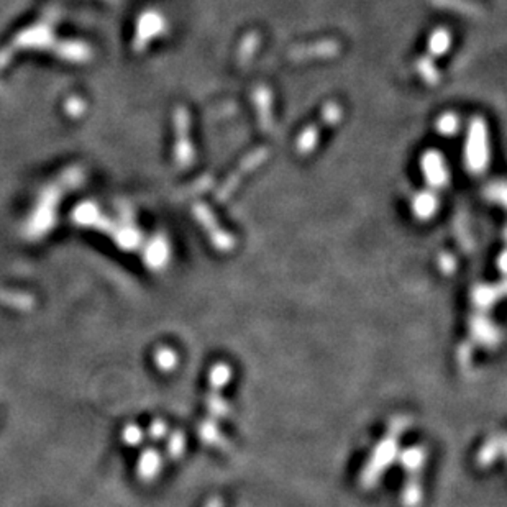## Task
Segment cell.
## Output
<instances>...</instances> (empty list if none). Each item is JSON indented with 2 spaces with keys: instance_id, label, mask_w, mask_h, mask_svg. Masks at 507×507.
<instances>
[{
  "instance_id": "cell-1",
  "label": "cell",
  "mask_w": 507,
  "mask_h": 507,
  "mask_svg": "<svg viewBox=\"0 0 507 507\" xmlns=\"http://www.w3.org/2000/svg\"><path fill=\"white\" fill-rule=\"evenodd\" d=\"M464 163L473 174H483L489 165L488 127L481 117H474L469 123L467 145H464Z\"/></svg>"
},
{
  "instance_id": "cell-2",
  "label": "cell",
  "mask_w": 507,
  "mask_h": 507,
  "mask_svg": "<svg viewBox=\"0 0 507 507\" xmlns=\"http://www.w3.org/2000/svg\"><path fill=\"white\" fill-rule=\"evenodd\" d=\"M342 117H343V108L338 102L330 101L328 104H325V107L322 108L321 118H318L316 123H312L309 127L302 130L299 138H297L296 141L297 155L309 156L312 151L317 148L318 140H321V135L323 130L337 125L340 120H342Z\"/></svg>"
},
{
  "instance_id": "cell-3",
  "label": "cell",
  "mask_w": 507,
  "mask_h": 507,
  "mask_svg": "<svg viewBox=\"0 0 507 507\" xmlns=\"http://www.w3.org/2000/svg\"><path fill=\"white\" fill-rule=\"evenodd\" d=\"M269 156V150L268 146H258V148H255L252 153H248L245 158L240 161L235 171L230 172L227 176V179L222 182V186L218 187L217 194H216V201L217 202H227L230 197L233 196V192L238 189L240 184H242V181L245 177L252 174L255 169H258L261 165L264 163L266 160H268Z\"/></svg>"
},
{
  "instance_id": "cell-4",
  "label": "cell",
  "mask_w": 507,
  "mask_h": 507,
  "mask_svg": "<svg viewBox=\"0 0 507 507\" xmlns=\"http://www.w3.org/2000/svg\"><path fill=\"white\" fill-rule=\"evenodd\" d=\"M191 117L186 107H176L174 111V160L179 168H189L194 163V145L189 137Z\"/></svg>"
},
{
  "instance_id": "cell-5",
  "label": "cell",
  "mask_w": 507,
  "mask_h": 507,
  "mask_svg": "<svg viewBox=\"0 0 507 507\" xmlns=\"http://www.w3.org/2000/svg\"><path fill=\"white\" fill-rule=\"evenodd\" d=\"M342 51L340 41L333 38L316 40L311 43L296 45L287 51V60L292 62H306V61H321L337 57Z\"/></svg>"
},
{
  "instance_id": "cell-6",
  "label": "cell",
  "mask_w": 507,
  "mask_h": 507,
  "mask_svg": "<svg viewBox=\"0 0 507 507\" xmlns=\"http://www.w3.org/2000/svg\"><path fill=\"white\" fill-rule=\"evenodd\" d=\"M194 216L199 221V223L206 228V232L208 233V238L213 243V247L221 252H228V250L233 248L235 240L230 233H227L225 230H222L221 225L217 223V218L213 216V212L208 208V206H204V204H196L194 206Z\"/></svg>"
},
{
  "instance_id": "cell-7",
  "label": "cell",
  "mask_w": 507,
  "mask_h": 507,
  "mask_svg": "<svg viewBox=\"0 0 507 507\" xmlns=\"http://www.w3.org/2000/svg\"><path fill=\"white\" fill-rule=\"evenodd\" d=\"M420 168L427 184L433 189H442L448 184V169L440 151H425L420 160Z\"/></svg>"
},
{
  "instance_id": "cell-8",
  "label": "cell",
  "mask_w": 507,
  "mask_h": 507,
  "mask_svg": "<svg viewBox=\"0 0 507 507\" xmlns=\"http://www.w3.org/2000/svg\"><path fill=\"white\" fill-rule=\"evenodd\" d=\"M165 30H166V22L161 13L146 12L141 15V18L138 20L137 33H135V43H133L135 51H137V53L145 51L146 46L150 45V41L155 40L156 36H160L161 33H165Z\"/></svg>"
},
{
  "instance_id": "cell-9",
  "label": "cell",
  "mask_w": 507,
  "mask_h": 507,
  "mask_svg": "<svg viewBox=\"0 0 507 507\" xmlns=\"http://www.w3.org/2000/svg\"><path fill=\"white\" fill-rule=\"evenodd\" d=\"M252 101L256 111V120L263 133H271L274 128L273 92L268 86H256L252 92Z\"/></svg>"
},
{
  "instance_id": "cell-10",
  "label": "cell",
  "mask_w": 507,
  "mask_h": 507,
  "mask_svg": "<svg viewBox=\"0 0 507 507\" xmlns=\"http://www.w3.org/2000/svg\"><path fill=\"white\" fill-rule=\"evenodd\" d=\"M396 448H397L396 437H391V438H388V440L379 443L378 450L374 452L373 458H371V462L368 463L367 469H364V474L362 477L363 486H367L368 488V486L373 484L374 479H378L379 474L383 473L386 464L391 463V459L394 458Z\"/></svg>"
},
{
  "instance_id": "cell-11",
  "label": "cell",
  "mask_w": 507,
  "mask_h": 507,
  "mask_svg": "<svg viewBox=\"0 0 507 507\" xmlns=\"http://www.w3.org/2000/svg\"><path fill=\"white\" fill-rule=\"evenodd\" d=\"M430 2L437 9L457 12L459 15H464V17H481L483 15V7L474 2V0H430Z\"/></svg>"
},
{
  "instance_id": "cell-12",
  "label": "cell",
  "mask_w": 507,
  "mask_h": 507,
  "mask_svg": "<svg viewBox=\"0 0 507 507\" xmlns=\"http://www.w3.org/2000/svg\"><path fill=\"white\" fill-rule=\"evenodd\" d=\"M260 45H261L260 31H248V33L243 36L237 51V62L240 67H247L250 62L253 61V57L256 56V53H258Z\"/></svg>"
},
{
  "instance_id": "cell-13",
  "label": "cell",
  "mask_w": 507,
  "mask_h": 507,
  "mask_svg": "<svg viewBox=\"0 0 507 507\" xmlns=\"http://www.w3.org/2000/svg\"><path fill=\"white\" fill-rule=\"evenodd\" d=\"M438 208V199L430 191H423L416 194V197L412 199V212L417 218L420 221H427L430 218L433 213L437 212Z\"/></svg>"
},
{
  "instance_id": "cell-14",
  "label": "cell",
  "mask_w": 507,
  "mask_h": 507,
  "mask_svg": "<svg viewBox=\"0 0 507 507\" xmlns=\"http://www.w3.org/2000/svg\"><path fill=\"white\" fill-rule=\"evenodd\" d=\"M452 33L447 28H435L428 36L427 55L430 57H440L450 50Z\"/></svg>"
},
{
  "instance_id": "cell-15",
  "label": "cell",
  "mask_w": 507,
  "mask_h": 507,
  "mask_svg": "<svg viewBox=\"0 0 507 507\" xmlns=\"http://www.w3.org/2000/svg\"><path fill=\"white\" fill-rule=\"evenodd\" d=\"M416 71L417 74L420 76V79L425 82L427 86L435 87L440 84L442 81V74L440 71H438V67L435 65V61H433V57H430L428 55L420 56L419 60L416 61Z\"/></svg>"
},
{
  "instance_id": "cell-16",
  "label": "cell",
  "mask_w": 507,
  "mask_h": 507,
  "mask_svg": "<svg viewBox=\"0 0 507 507\" xmlns=\"http://www.w3.org/2000/svg\"><path fill=\"white\" fill-rule=\"evenodd\" d=\"M425 462V450L422 447H412L401 455V463L407 472H419Z\"/></svg>"
},
{
  "instance_id": "cell-17",
  "label": "cell",
  "mask_w": 507,
  "mask_h": 507,
  "mask_svg": "<svg viewBox=\"0 0 507 507\" xmlns=\"http://www.w3.org/2000/svg\"><path fill=\"white\" fill-rule=\"evenodd\" d=\"M402 504L404 507H417L422 501V488L417 479H411L402 489Z\"/></svg>"
},
{
  "instance_id": "cell-18",
  "label": "cell",
  "mask_w": 507,
  "mask_h": 507,
  "mask_svg": "<svg viewBox=\"0 0 507 507\" xmlns=\"http://www.w3.org/2000/svg\"><path fill=\"white\" fill-rule=\"evenodd\" d=\"M437 132L440 135H445V137H452L458 132L459 128V118L455 115L453 112H447L440 115V117L437 118Z\"/></svg>"
},
{
  "instance_id": "cell-19",
  "label": "cell",
  "mask_w": 507,
  "mask_h": 507,
  "mask_svg": "<svg viewBox=\"0 0 507 507\" xmlns=\"http://www.w3.org/2000/svg\"><path fill=\"white\" fill-rule=\"evenodd\" d=\"M230 379V368L227 364H217L216 368L211 371V386L213 389H221L228 383Z\"/></svg>"
},
{
  "instance_id": "cell-20",
  "label": "cell",
  "mask_w": 507,
  "mask_h": 507,
  "mask_svg": "<svg viewBox=\"0 0 507 507\" xmlns=\"http://www.w3.org/2000/svg\"><path fill=\"white\" fill-rule=\"evenodd\" d=\"M473 332L477 337H481L483 340H493L496 338V332L493 330V327H491V323L488 321H484V318H474L473 321Z\"/></svg>"
},
{
  "instance_id": "cell-21",
  "label": "cell",
  "mask_w": 507,
  "mask_h": 507,
  "mask_svg": "<svg viewBox=\"0 0 507 507\" xmlns=\"http://www.w3.org/2000/svg\"><path fill=\"white\" fill-rule=\"evenodd\" d=\"M498 448H503V440L499 443L498 442H488L486 443V447L483 450L479 452V463L484 464V467H488V464L496 459V455H498Z\"/></svg>"
},
{
  "instance_id": "cell-22",
  "label": "cell",
  "mask_w": 507,
  "mask_h": 507,
  "mask_svg": "<svg viewBox=\"0 0 507 507\" xmlns=\"http://www.w3.org/2000/svg\"><path fill=\"white\" fill-rule=\"evenodd\" d=\"M494 297H496V291L493 289V287L481 286V287H478V289H474V292H473V299L478 306H489L491 302H493Z\"/></svg>"
},
{
  "instance_id": "cell-23",
  "label": "cell",
  "mask_w": 507,
  "mask_h": 507,
  "mask_svg": "<svg viewBox=\"0 0 507 507\" xmlns=\"http://www.w3.org/2000/svg\"><path fill=\"white\" fill-rule=\"evenodd\" d=\"M207 407H208V412H211V414H213V416L222 417V416L228 414V406H227V402L223 401V399H221V397L216 396V394L208 396Z\"/></svg>"
},
{
  "instance_id": "cell-24",
  "label": "cell",
  "mask_w": 507,
  "mask_h": 507,
  "mask_svg": "<svg viewBox=\"0 0 507 507\" xmlns=\"http://www.w3.org/2000/svg\"><path fill=\"white\" fill-rule=\"evenodd\" d=\"M486 196H488L491 201L499 202L501 206H504L506 204V184L503 181L494 182V184H491L488 189H486Z\"/></svg>"
},
{
  "instance_id": "cell-25",
  "label": "cell",
  "mask_w": 507,
  "mask_h": 507,
  "mask_svg": "<svg viewBox=\"0 0 507 507\" xmlns=\"http://www.w3.org/2000/svg\"><path fill=\"white\" fill-rule=\"evenodd\" d=\"M201 435L204 440H206L208 445H221L218 442H222V435L221 432L217 430L216 425H212V423H206V427L201 430Z\"/></svg>"
},
{
  "instance_id": "cell-26",
  "label": "cell",
  "mask_w": 507,
  "mask_h": 507,
  "mask_svg": "<svg viewBox=\"0 0 507 507\" xmlns=\"http://www.w3.org/2000/svg\"><path fill=\"white\" fill-rule=\"evenodd\" d=\"M455 266H457V261H455V258L452 255H442L440 256V268L445 271V273H452V271L455 269Z\"/></svg>"
},
{
  "instance_id": "cell-27",
  "label": "cell",
  "mask_w": 507,
  "mask_h": 507,
  "mask_svg": "<svg viewBox=\"0 0 507 507\" xmlns=\"http://www.w3.org/2000/svg\"><path fill=\"white\" fill-rule=\"evenodd\" d=\"M206 507H223V504H222V501L218 498H213V499L208 501Z\"/></svg>"
}]
</instances>
